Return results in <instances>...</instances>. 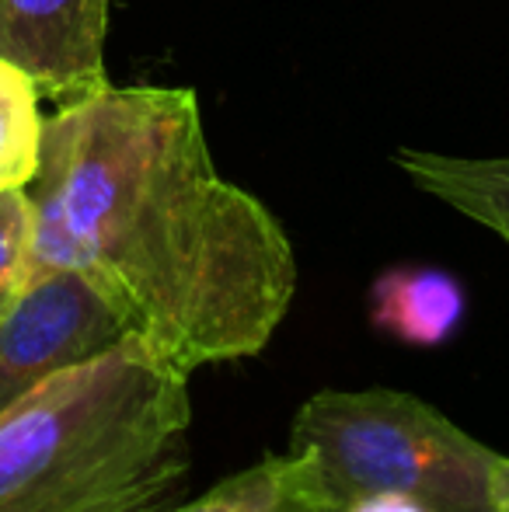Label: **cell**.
Segmentation results:
<instances>
[{
	"instance_id": "1",
	"label": "cell",
	"mask_w": 509,
	"mask_h": 512,
	"mask_svg": "<svg viewBox=\"0 0 509 512\" xmlns=\"http://www.w3.org/2000/svg\"><path fill=\"white\" fill-rule=\"evenodd\" d=\"M28 276L74 269L182 373L252 359L297 293L272 209L217 171L192 88H102L42 126Z\"/></svg>"
},
{
	"instance_id": "2",
	"label": "cell",
	"mask_w": 509,
	"mask_h": 512,
	"mask_svg": "<svg viewBox=\"0 0 509 512\" xmlns=\"http://www.w3.org/2000/svg\"><path fill=\"white\" fill-rule=\"evenodd\" d=\"M189 432V373L129 335L0 411V512H168Z\"/></svg>"
},
{
	"instance_id": "3",
	"label": "cell",
	"mask_w": 509,
	"mask_h": 512,
	"mask_svg": "<svg viewBox=\"0 0 509 512\" xmlns=\"http://www.w3.org/2000/svg\"><path fill=\"white\" fill-rule=\"evenodd\" d=\"M286 450L311 467L332 512L370 492H405L429 512H496L499 453L405 391L325 387L297 408Z\"/></svg>"
},
{
	"instance_id": "4",
	"label": "cell",
	"mask_w": 509,
	"mask_h": 512,
	"mask_svg": "<svg viewBox=\"0 0 509 512\" xmlns=\"http://www.w3.org/2000/svg\"><path fill=\"white\" fill-rule=\"evenodd\" d=\"M123 338V317L81 272L53 269L21 279L0 300V411Z\"/></svg>"
},
{
	"instance_id": "5",
	"label": "cell",
	"mask_w": 509,
	"mask_h": 512,
	"mask_svg": "<svg viewBox=\"0 0 509 512\" xmlns=\"http://www.w3.org/2000/svg\"><path fill=\"white\" fill-rule=\"evenodd\" d=\"M109 0H0V60L63 105L109 88Z\"/></svg>"
},
{
	"instance_id": "6",
	"label": "cell",
	"mask_w": 509,
	"mask_h": 512,
	"mask_svg": "<svg viewBox=\"0 0 509 512\" xmlns=\"http://www.w3.org/2000/svg\"><path fill=\"white\" fill-rule=\"evenodd\" d=\"M468 314L461 279L433 265H394L370 286V324L412 349L450 342Z\"/></svg>"
},
{
	"instance_id": "7",
	"label": "cell",
	"mask_w": 509,
	"mask_h": 512,
	"mask_svg": "<svg viewBox=\"0 0 509 512\" xmlns=\"http://www.w3.org/2000/svg\"><path fill=\"white\" fill-rule=\"evenodd\" d=\"M394 164L419 192L485 227L509 248V157H457L401 147Z\"/></svg>"
},
{
	"instance_id": "8",
	"label": "cell",
	"mask_w": 509,
	"mask_h": 512,
	"mask_svg": "<svg viewBox=\"0 0 509 512\" xmlns=\"http://www.w3.org/2000/svg\"><path fill=\"white\" fill-rule=\"evenodd\" d=\"M168 512H332L297 453H265L262 460L220 478L210 492L175 502Z\"/></svg>"
},
{
	"instance_id": "9",
	"label": "cell",
	"mask_w": 509,
	"mask_h": 512,
	"mask_svg": "<svg viewBox=\"0 0 509 512\" xmlns=\"http://www.w3.org/2000/svg\"><path fill=\"white\" fill-rule=\"evenodd\" d=\"M42 126L35 84L0 60V192L25 189L39 168Z\"/></svg>"
},
{
	"instance_id": "10",
	"label": "cell",
	"mask_w": 509,
	"mask_h": 512,
	"mask_svg": "<svg viewBox=\"0 0 509 512\" xmlns=\"http://www.w3.org/2000/svg\"><path fill=\"white\" fill-rule=\"evenodd\" d=\"M35 213L25 189L0 192V300L25 279L28 255H32Z\"/></svg>"
},
{
	"instance_id": "11",
	"label": "cell",
	"mask_w": 509,
	"mask_h": 512,
	"mask_svg": "<svg viewBox=\"0 0 509 512\" xmlns=\"http://www.w3.org/2000/svg\"><path fill=\"white\" fill-rule=\"evenodd\" d=\"M339 512H429V506H422L419 499L405 492H370L346 502Z\"/></svg>"
},
{
	"instance_id": "12",
	"label": "cell",
	"mask_w": 509,
	"mask_h": 512,
	"mask_svg": "<svg viewBox=\"0 0 509 512\" xmlns=\"http://www.w3.org/2000/svg\"><path fill=\"white\" fill-rule=\"evenodd\" d=\"M492 502H496V512H509V457L499 453L496 474H492Z\"/></svg>"
}]
</instances>
